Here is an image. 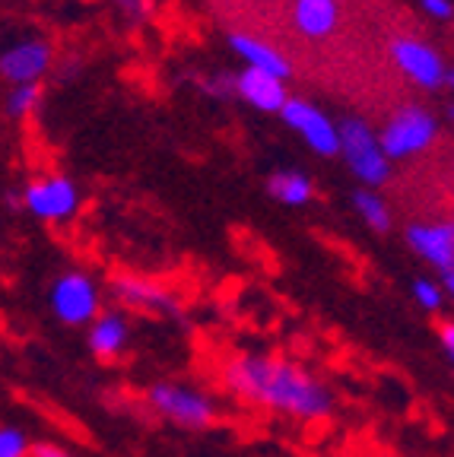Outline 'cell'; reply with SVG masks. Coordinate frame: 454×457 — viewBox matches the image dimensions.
<instances>
[{
  "instance_id": "30bf717a",
  "label": "cell",
  "mask_w": 454,
  "mask_h": 457,
  "mask_svg": "<svg viewBox=\"0 0 454 457\" xmlns=\"http://www.w3.org/2000/svg\"><path fill=\"white\" fill-rule=\"evenodd\" d=\"M280 114H283L286 128L296 130V134L302 137V140H306L318 156L331 159V156L340 153V134H337V124L331 121L318 105H312L308 99L290 96L286 105L280 108Z\"/></svg>"
},
{
  "instance_id": "ffe728a7",
  "label": "cell",
  "mask_w": 454,
  "mask_h": 457,
  "mask_svg": "<svg viewBox=\"0 0 454 457\" xmlns=\"http://www.w3.org/2000/svg\"><path fill=\"white\" fill-rule=\"evenodd\" d=\"M32 438L20 426H0V457H29Z\"/></svg>"
},
{
  "instance_id": "7a4b0ae2",
  "label": "cell",
  "mask_w": 454,
  "mask_h": 457,
  "mask_svg": "<svg viewBox=\"0 0 454 457\" xmlns=\"http://www.w3.org/2000/svg\"><path fill=\"white\" fill-rule=\"evenodd\" d=\"M147 407L163 422L185 428V432H204L220 420V403L214 394H206L198 385H188V381H153L147 387Z\"/></svg>"
},
{
  "instance_id": "8992f818",
  "label": "cell",
  "mask_w": 454,
  "mask_h": 457,
  "mask_svg": "<svg viewBox=\"0 0 454 457\" xmlns=\"http://www.w3.org/2000/svg\"><path fill=\"white\" fill-rule=\"evenodd\" d=\"M26 213H32L42 222H67L83 207V194L77 181L67 175H45V179L29 181L20 194Z\"/></svg>"
},
{
  "instance_id": "52a82bcc",
  "label": "cell",
  "mask_w": 454,
  "mask_h": 457,
  "mask_svg": "<svg viewBox=\"0 0 454 457\" xmlns=\"http://www.w3.org/2000/svg\"><path fill=\"white\" fill-rule=\"evenodd\" d=\"M108 289H112V299L121 305V312L156 314V318H178L181 314V299L169 286L140 277V273H114Z\"/></svg>"
},
{
  "instance_id": "603a6c76",
  "label": "cell",
  "mask_w": 454,
  "mask_h": 457,
  "mask_svg": "<svg viewBox=\"0 0 454 457\" xmlns=\"http://www.w3.org/2000/svg\"><path fill=\"white\" fill-rule=\"evenodd\" d=\"M114 4H118V10L128 16L130 22H140L143 16H147V0H114Z\"/></svg>"
},
{
  "instance_id": "9c48e42d",
  "label": "cell",
  "mask_w": 454,
  "mask_h": 457,
  "mask_svg": "<svg viewBox=\"0 0 454 457\" xmlns=\"http://www.w3.org/2000/svg\"><path fill=\"white\" fill-rule=\"evenodd\" d=\"M391 57L400 67L407 79H413L423 89H439V86H451V71L445 67V57L433 48V45L419 42L410 36L391 38Z\"/></svg>"
},
{
  "instance_id": "3957f363",
  "label": "cell",
  "mask_w": 454,
  "mask_h": 457,
  "mask_svg": "<svg viewBox=\"0 0 454 457\" xmlns=\"http://www.w3.org/2000/svg\"><path fill=\"white\" fill-rule=\"evenodd\" d=\"M337 134H340V153L337 156H343V162L362 181V187L375 191V187L388 185L391 162L378 146L375 130L359 118H347L343 124H337Z\"/></svg>"
},
{
  "instance_id": "5bb4252c",
  "label": "cell",
  "mask_w": 454,
  "mask_h": 457,
  "mask_svg": "<svg viewBox=\"0 0 454 457\" xmlns=\"http://www.w3.org/2000/svg\"><path fill=\"white\" fill-rule=\"evenodd\" d=\"M229 48H232L251 71L270 73V77L283 79V83L292 77V61L286 54H280L270 42H264V38H255V36H248V32H232V36H229Z\"/></svg>"
},
{
  "instance_id": "ac0fdd59",
  "label": "cell",
  "mask_w": 454,
  "mask_h": 457,
  "mask_svg": "<svg viewBox=\"0 0 454 457\" xmlns=\"http://www.w3.org/2000/svg\"><path fill=\"white\" fill-rule=\"evenodd\" d=\"M410 295H413V302H416L423 312H429V314H439L441 308L448 305V299L451 295L441 289V283L439 279H429V277H416L410 283Z\"/></svg>"
},
{
  "instance_id": "44dd1931",
  "label": "cell",
  "mask_w": 454,
  "mask_h": 457,
  "mask_svg": "<svg viewBox=\"0 0 454 457\" xmlns=\"http://www.w3.org/2000/svg\"><path fill=\"white\" fill-rule=\"evenodd\" d=\"M423 4V10H426L433 20H441L448 22L454 16V7H451V0H419Z\"/></svg>"
},
{
  "instance_id": "e0dca14e",
  "label": "cell",
  "mask_w": 454,
  "mask_h": 457,
  "mask_svg": "<svg viewBox=\"0 0 454 457\" xmlns=\"http://www.w3.org/2000/svg\"><path fill=\"white\" fill-rule=\"evenodd\" d=\"M353 207L372 232H391V226H394V213H391L388 200L378 191H369V187L353 191Z\"/></svg>"
},
{
  "instance_id": "cb8c5ba5",
  "label": "cell",
  "mask_w": 454,
  "mask_h": 457,
  "mask_svg": "<svg viewBox=\"0 0 454 457\" xmlns=\"http://www.w3.org/2000/svg\"><path fill=\"white\" fill-rule=\"evenodd\" d=\"M439 340H441V353H445V359L451 362V359H454V324L451 321H441Z\"/></svg>"
},
{
  "instance_id": "9a60e30c",
  "label": "cell",
  "mask_w": 454,
  "mask_h": 457,
  "mask_svg": "<svg viewBox=\"0 0 454 457\" xmlns=\"http://www.w3.org/2000/svg\"><path fill=\"white\" fill-rule=\"evenodd\" d=\"M292 26L298 36L321 42L340 26V0H292Z\"/></svg>"
},
{
  "instance_id": "7c38bea8",
  "label": "cell",
  "mask_w": 454,
  "mask_h": 457,
  "mask_svg": "<svg viewBox=\"0 0 454 457\" xmlns=\"http://www.w3.org/2000/svg\"><path fill=\"white\" fill-rule=\"evenodd\" d=\"M86 343L99 362H114L128 353L130 346V318L121 308H102L89 328H86Z\"/></svg>"
},
{
  "instance_id": "6da1fadb",
  "label": "cell",
  "mask_w": 454,
  "mask_h": 457,
  "mask_svg": "<svg viewBox=\"0 0 454 457\" xmlns=\"http://www.w3.org/2000/svg\"><path fill=\"white\" fill-rule=\"evenodd\" d=\"M220 378L245 407L292 422H318L337 410L334 387L283 353H235L226 359Z\"/></svg>"
},
{
  "instance_id": "ba28073f",
  "label": "cell",
  "mask_w": 454,
  "mask_h": 457,
  "mask_svg": "<svg viewBox=\"0 0 454 457\" xmlns=\"http://www.w3.org/2000/svg\"><path fill=\"white\" fill-rule=\"evenodd\" d=\"M407 245L416 251L419 261H426L448 295L454 293V226L441 222H410L404 232Z\"/></svg>"
},
{
  "instance_id": "8fae6325",
  "label": "cell",
  "mask_w": 454,
  "mask_h": 457,
  "mask_svg": "<svg viewBox=\"0 0 454 457\" xmlns=\"http://www.w3.org/2000/svg\"><path fill=\"white\" fill-rule=\"evenodd\" d=\"M51 45L45 38H20L0 51V77L13 86L38 83L51 67Z\"/></svg>"
},
{
  "instance_id": "2e32d148",
  "label": "cell",
  "mask_w": 454,
  "mask_h": 457,
  "mask_svg": "<svg viewBox=\"0 0 454 457\" xmlns=\"http://www.w3.org/2000/svg\"><path fill=\"white\" fill-rule=\"evenodd\" d=\"M267 194L283 207H306L315 197V181L298 169H280L267 179Z\"/></svg>"
},
{
  "instance_id": "d6986e66",
  "label": "cell",
  "mask_w": 454,
  "mask_h": 457,
  "mask_svg": "<svg viewBox=\"0 0 454 457\" xmlns=\"http://www.w3.org/2000/svg\"><path fill=\"white\" fill-rule=\"evenodd\" d=\"M38 99H42V86L38 83L16 86L13 96L7 99V112L13 114V118H29V114L38 108Z\"/></svg>"
},
{
  "instance_id": "5b68a950",
  "label": "cell",
  "mask_w": 454,
  "mask_h": 457,
  "mask_svg": "<svg viewBox=\"0 0 454 457\" xmlns=\"http://www.w3.org/2000/svg\"><path fill=\"white\" fill-rule=\"evenodd\" d=\"M375 137L382 153L388 156V162H394V159H407L429 150L435 143V137H439V121H435V114L426 112V108L407 105L391 114L388 124Z\"/></svg>"
},
{
  "instance_id": "4fadbf2b",
  "label": "cell",
  "mask_w": 454,
  "mask_h": 457,
  "mask_svg": "<svg viewBox=\"0 0 454 457\" xmlns=\"http://www.w3.org/2000/svg\"><path fill=\"white\" fill-rule=\"evenodd\" d=\"M235 93H239L241 102H248L251 108H257V112H264V114H273V112L280 114V108L290 99L283 79L270 77V73H261V71H251V67H245V71L235 77Z\"/></svg>"
},
{
  "instance_id": "277c9868",
  "label": "cell",
  "mask_w": 454,
  "mask_h": 457,
  "mask_svg": "<svg viewBox=\"0 0 454 457\" xmlns=\"http://www.w3.org/2000/svg\"><path fill=\"white\" fill-rule=\"evenodd\" d=\"M48 308L64 328H89L102 312V289L86 270H64L48 289Z\"/></svg>"
},
{
  "instance_id": "7402d4cb",
  "label": "cell",
  "mask_w": 454,
  "mask_h": 457,
  "mask_svg": "<svg viewBox=\"0 0 454 457\" xmlns=\"http://www.w3.org/2000/svg\"><path fill=\"white\" fill-rule=\"evenodd\" d=\"M206 93H214L216 99H229V96H235V77L223 73V77L210 79V83H206Z\"/></svg>"
}]
</instances>
